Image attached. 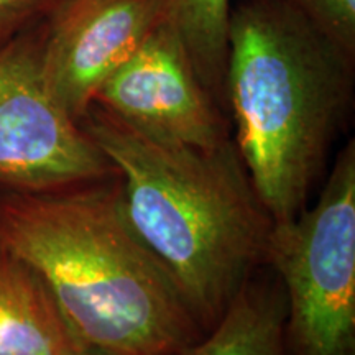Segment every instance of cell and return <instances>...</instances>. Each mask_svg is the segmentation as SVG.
Wrapping results in <instances>:
<instances>
[{
    "label": "cell",
    "instance_id": "4",
    "mask_svg": "<svg viewBox=\"0 0 355 355\" xmlns=\"http://www.w3.org/2000/svg\"><path fill=\"white\" fill-rule=\"evenodd\" d=\"M265 263L286 300L288 355H355V144L337 155L318 201L270 230Z\"/></svg>",
    "mask_w": 355,
    "mask_h": 355
},
{
    "label": "cell",
    "instance_id": "6",
    "mask_svg": "<svg viewBox=\"0 0 355 355\" xmlns=\"http://www.w3.org/2000/svg\"><path fill=\"white\" fill-rule=\"evenodd\" d=\"M92 104L163 141L211 150L230 139L224 109L202 86L166 19L102 84Z\"/></svg>",
    "mask_w": 355,
    "mask_h": 355
},
{
    "label": "cell",
    "instance_id": "1",
    "mask_svg": "<svg viewBox=\"0 0 355 355\" xmlns=\"http://www.w3.org/2000/svg\"><path fill=\"white\" fill-rule=\"evenodd\" d=\"M0 243L40 275L69 329L104 355H180L204 336L123 216L117 175L0 188Z\"/></svg>",
    "mask_w": 355,
    "mask_h": 355
},
{
    "label": "cell",
    "instance_id": "7",
    "mask_svg": "<svg viewBox=\"0 0 355 355\" xmlns=\"http://www.w3.org/2000/svg\"><path fill=\"white\" fill-rule=\"evenodd\" d=\"M170 0H71L50 21L48 91L79 122L102 84L168 15Z\"/></svg>",
    "mask_w": 355,
    "mask_h": 355
},
{
    "label": "cell",
    "instance_id": "3",
    "mask_svg": "<svg viewBox=\"0 0 355 355\" xmlns=\"http://www.w3.org/2000/svg\"><path fill=\"white\" fill-rule=\"evenodd\" d=\"M355 56L277 0H239L227 20L225 99L235 145L273 224L308 204L354 105Z\"/></svg>",
    "mask_w": 355,
    "mask_h": 355
},
{
    "label": "cell",
    "instance_id": "11",
    "mask_svg": "<svg viewBox=\"0 0 355 355\" xmlns=\"http://www.w3.org/2000/svg\"><path fill=\"white\" fill-rule=\"evenodd\" d=\"M296 10L355 56V0H277Z\"/></svg>",
    "mask_w": 355,
    "mask_h": 355
},
{
    "label": "cell",
    "instance_id": "10",
    "mask_svg": "<svg viewBox=\"0 0 355 355\" xmlns=\"http://www.w3.org/2000/svg\"><path fill=\"white\" fill-rule=\"evenodd\" d=\"M230 0H170L166 20L175 26L202 86L222 109L227 73Z\"/></svg>",
    "mask_w": 355,
    "mask_h": 355
},
{
    "label": "cell",
    "instance_id": "13",
    "mask_svg": "<svg viewBox=\"0 0 355 355\" xmlns=\"http://www.w3.org/2000/svg\"><path fill=\"white\" fill-rule=\"evenodd\" d=\"M79 355H104V354H101V352H96V350H91V349H84L81 354Z\"/></svg>",
    "mask_w": 355,
    "mask_h": 355
},
{
    "label": "cell",
    "instance_id": "5",
    "mask_svg": "<svg viewBox=\"0 0 355 355\" xmlns=\"http://www.w3.org/2000/svg\"><path fill=\"white\" fill-rule=\"evenodd\" d=\"M50 21L0 50V188L51 191L117 175L81 123L48 91Z\"/></svg>",
    "mask_w": 355,
    "mask_h": 355
},
{
    "label": "cell",
    "instance_id": "12",
    "mask_svg": "<svg viewBox=\"0 0 355 355\" xmlns=\"http://www.w3.org/2000/svg\"><path fill=\"white\" fill-rule=\"evenodd\" d=\"M71 0H0V50L21 33L51 21Z\"/></svg>",
    "mask_w": 355,
    "mask_h": 355
},
{
    "label": "cell",
    "instance_id": "2",
    "mask_svg": "<svg viewBox=\"0 0 355 355\" xmlns=\"http://www.w3.org/2000/svg\"><path fill=\"white\" fill-rule=\"evenodd\" d=\"M79 123L117 171L133 234L209 332L265 263L273 227L235 141L211 150L163 141L97 104Z\"/></svg>",
    "mask_w": 355,
    "mask_h": 355
},
{
    "label": "cell",
    "instance_id": "9",
    "mask_svg": "<svg viewBox=\"0 0 355 355\" xmlns=\"http://www.w3.org/2000/svg\"><path fill=\"white\" fill-rule=\"evenodd\" d=\"M285 293L252 283L209 332L180 355H288Z\"/></svg>",
    "mask_w": 355,
    "mask_h": 355
},
{
    "label": "cell",
    "instance_id": "8",
    "mask_svg": "<svg viewBox=\"0 0 355 355\" xmlns=\"http://www.w3.org/2000/svg\"><path fill=\"white\" fill-rule=\"evenodd\" d=\"M84 349L40 275L0 243V355H79Z\"/></svg>",
    "mask_w": 355,
    "mask_h": 355
}]
</instances>
